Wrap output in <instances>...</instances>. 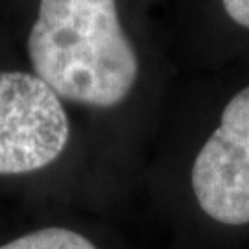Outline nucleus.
<instances>
[{"label": "nucleus", "mask_w": 249, "mask_h": 249, "mask_svg": "<svg viewBox=\"0 0 249 249\" xmlns=\"http://www.w3.org/2000/svg\"><path fill=\"white\" fill-rule=\"evenodd\" d=\"M190 183L214 222L249 223V85L225 104L220 124L196 153Z\"/></svg>", "instance_id": "nucleus-3"}, {"label": "nucleus", "mask_w": 249, "mask_h": 249, "mask_svg": "<svg viewBox=\"0 0 249 249\" xmlns=\"http://www.w3.org/2000/svg\"><path fill=\"white\" fill-rule=\"evenodd\" d=\"M220 8L231 24L249 32V0H220Z\"/></svg>", "instance_id": "nucleus-5"}, {"label": "nucleus", "mask_w": 249, "mask_h": 249, "mask_svg": "<svg viewBox=\"0 0 249 249\" xmlns=\"http://www.w3.org/2000/svg\"><path fill=\"white\" fill-rule=\"evenodd\" d=\"M0 249H98L83 234L65 227H46L2 244Z\"/></svg>", "instance_id": "nucleus-4"}, {"label": "nucleus", "mask_w": 249, "mask_h": 249, "mask_svg": "<svg viewBox=\"0 0 249 249\" xmlns=\"http://www.w3.org/2000/svg\"><path fill=\"white\" fill-rule=\"evenodd\" d=\"M151 24L144 0H34L20 41L28 69L63 104L113 111L142 78Z\"/></svg>", "instance_id": "nucleus-1"}, {"label": "nucleus", "mask_w": 249, "mask_h": 249, "mask_svg": "<svg viewBox=\"0 0 249 249\" xmlns=\"http://www.w3.org/2000/svg\"><path fill=\"white\" fill-rule=\"evenodd\" d=\"M71 141L67 107L30 69H0V176L48 168Z\"/></svg>", "instance_id": "nucleus-2"}]
</instances>
